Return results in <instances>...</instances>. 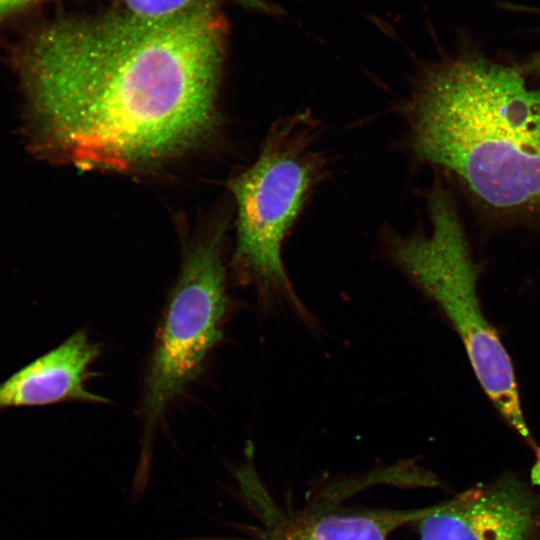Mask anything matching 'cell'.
<instances>
[{
  "label": "cell",
  "mask_w": 540,
  "mask_h": 540,
  "mask_svg": "<svg viewBox=\"0 0 540 540\" xmlns=\"http://www.w3.org/2000/svg\"><path fill=\"white\" fill-rule=\"evenodd\" d=\"M415 154L487 207L540 214V89L510 66L462 58L434 68L407 106Z\"/></svg>",
  "instance_id": "2"
},
{
  "label": "cell",
  "mask_w": 540,
  "mask_h": 540,
  "mask_svg": "<svg viewBox=\"0 0 540 540\" xmlns=\"http://www.w3.org/2000/svg\"><path fill=\"white\" fill-rule=\"evenodd\" d=\"M220 0H113V7L143 16L164 17L199 8H217Z\"/></svg>",
  "instance_id": "9"
},
{
  "label": "cell",
  "mask_w": 540,
  "mask_h": 540,
  "mask_svg": "<svg viewBox=\"0 0 540 540\" xmlns=\"http://www.w3.org/2000/svg\"><path fill=\"white\" fill-rule=\"evenodd\" d=\"M316 124L299 113L277 122L257 160L229 182L237 205L233 267L262 299H284L304 313L282 262L284 238L325 172Z\"/></svg>",
  "instance_id": "4"
},
{
  "label": "cell",
  "mask_w": 540,
  "mask_h": 540,
  "mask_svg": "<svg viewBox=\"0 0 540 540\" xmlns=\"http://www.w3.org/2000/svg\"><path fill=\"white\" fill-rule=\"evenodd\" d=\"M428 235H391L395 265L434 301L460 337L476 377L507 424L535 451L521 408L512 361L497 330L482 312L474 262L456 207L439 183L429 195Z\"/></svg>",
  "instance_id": "3"
},
{
  "label": "cell",
  "mask_w": 540,
  "mask_h": 540,
  "mask_svg": "<svg viewBox=\"0 0 540 540\" xmlns=\"http://www.w3.org/2000/svg\"><path fill=\"white\" fill-rule=\"evenodd\" d=\"M415 524L417 540H540V495L506 475L430 506Z\"/></svg>",
  "instance_id": "6"
},
{
  "label": "cell",
  "mask_w": 540,
  "mask_h": 540,
  "mask_svg": "<svg viewBox=\"0 0 540 540\" xmlns=\"http://www.w3.org/2000/svg\"><path fill=\"white\" fill-rule=\"evenodd\" d=\"M429 507L355 508L314 503L302 509L266 512L264 540H388L403 525L415 523Z\"/></svg>",
  "instance_id": "8"
},
{
  "label": "cell",
  "mask_w": 540,
  "mask_h": 540,
  "mask_svg": "<svg viewBox=\"0 0 540 540\" xmlns=\"http://www.w3.org/2000/svg\"><path fill=\"white\" fill-rule=\"evenodd\" d=\"M217 8L53 20L19 55L44 147L85 170L139 171L201 144L218 120Z\"/></svg>",
  "instance_id": "1"
},
{
  "label": "cell",
  "mask_w": 540,
  "mask_h": 540,
  "mask_svg": "<svg viewBox=\"0 0 540 540\" xmlns=\"http://www.w3.org/2000/svg\"><path fill=\"white\" fill-rule=\"evenodd\" d=\"M536 461L530 470L531 485L540 486V447L535 451Z\"/></svg>",
  "instance_id": "11"
},
{
  "label": "cell",
  "mask_w": 540,
  "mask_h": 540,
  "mask_svg": "<svg viewBox=\"0 0 540 540\" xmlns=\"http://www.w3.org/2000/svg\"><path fill=\"white\" fill-rule=\"evenodd\" d=\"M228 303L223 232L217 227L187 249L169 293L143 387L147 432L202 373L222 338Z\"/></svg>",
  "instance_id": "5"
},
{
  "label": "cell",
  "mask_w": 540,
  "mask_h": 540,
  "mask_svg": "<svg viewBox=\"0 0 540 540\" xmlns=\"http://www.w3.org/2000/svg\"><path fill=\"white\" fill-rule=\"evenodd\" d=\"M43 0H0V23L19 11Z\"/></svg>",
  "instance_id": "10"
},
{
  "label": "cell",
  "mask_w": 540,
  "mask_h": 540,
  "mask_svg": "<svg viewBox=\"0 0 540 540\" xmlns=\"http://www.w3.org/2000/svg\"><path fill=\"white\" fill-rule=\"evenodd\" d=\"M99 353L98 344L85 331L75 332L0 385V409L63 401L109 402L86 387L94 376L90 366Z\"/></svg>",
  "instance_id": "7"
}]
</instances>
